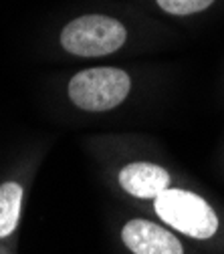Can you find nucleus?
Listing matches in <instances>:
<instances>
[{
	"label": "nucleus",
	"instance_id": "obj_4",
	"mask_svg": "<svg viewBox=\"0 0 224 254\" xmlns=\"http://www.w3.org/2000/svg\"><path fill=\"white\" fill-rule=\"evenodd\" d=\"M123 244L134 254H184L180 240L148 220H132L121 230Z\"/></svg>",
	"mask_w": 224,
	"mask_h": 254
},
{
	"label": "nucleus",
	"instance_id": "obj_3",
	"mask_svg": "<svg viewBox=\"0 0 224 254\" xmlns=\"http://www.w3.org/2000/svg\"><path fill=\"white\" fill-rule=\"evenodd\" d=\"M125 28L119 20L101 14H87L63 28V49L79 57H103L115 53L125 43Z\"/></svg>",
	"mask_w": 224,
	"mask_h": 254
},
{
	"label": "nucleus",
	"instance_id": "obj_6",
	"mask_svg": "<svg viewBox=\"0 0 224 254\" xmlns=\"http://www.w3.org/2000/svg\"><path fill=\"white\" fill-rule=\"evenodd\" d=\"M22 188L16 182H6L0 186V238H6L14 232L20 216Z\"/></svg>",
	"mask_w": 224,
	"mask_h": 254
},
{
	"label": "nucleus",
	"instance_id": "obj_5",
	"mask_svg": "<svg viewBox=\"0 0 224 254\" xmlns=\"http://www.w3.org/2000/svg\"><path fill=\"white\" fill-rule=\"evenodd\" d=\"M119 184L127 194H132L136 198H153L155 200L164 190H168L170 176L159 166L136 162V164H127L119 172Z\"/></svg>",
	"mask_w": 224,
	"mask_h": 254
},
{
	"label": "nucleus",
	"instance_id": "obj_1",
	"mask_svg": "<svg viewBox=\"0 0 224 254\" xmlns=\"http://www.w3.org/2000/svg\"><path fill=\"white\" fill-rule=\"evenodd\" d=\"M155 214L168 226L198 240H208L218 230L214 210L196 194L186 190H164L155 198Z\"/></svg>",
	"mask_w": 224,
	"mask_h": 254
},
{
	"label": "nucleus",
	"instance_id": "obj_7",
	"mask_svg": "<svg viewBox=\"0 0 224 254\" xmlns=\"http://www.w3.org/2000/svg\"><path fill=\"white\" fill-rule=\"evenodd\" d=\"M214 0H157V4L170 14H194L204 8H208Z\"/></svg>",
	"mask_w": 224,
	"mask_h": 254
},
{
	"label": "nucleus",
	"instance_id": "obj_2",
	"mask_svg": "<svg viewBox=\"0 0 224 254\" xmlns=\"http://www.w3.org/2000/svg\"><path fill=\"white\" fill-rule=\"evenodd\" d=\"M132 89L125 71L115 67H97L77 73L69 83L71 101L85 111H109L117 107Z\"/></svg>",
	"mask_w": 224,
	"mask_h": 254
}]
</instances>
